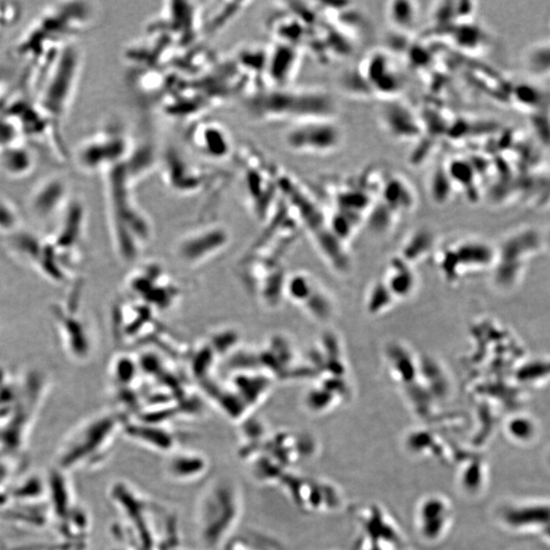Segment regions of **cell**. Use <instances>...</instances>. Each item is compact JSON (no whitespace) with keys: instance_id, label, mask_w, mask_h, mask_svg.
Segmentation results:
<instances>
[{"instance_id":"obj_1","label":"cell","mask_w":550,"mask_h":550,"mask_svg":"<svg viewBox=\"0 0 550 550\" xmlns=\"http://www.w3.org/2000/svg\"><path fill=\"white\" fill-rule=\"evenodd\" d=\"M249 112L258 121H291L334 117L336 104L322 91L286 87L259 90L249 98Z\"/></svg>"},{"instance_id":"obj_2","label":"cell","mask_w":550,"mask_h":550,"mask_svg":"<svg viewBox=\"0 0 550 550\" xmlns=\"http://www.w3.org/2000/svg\"><path fill=\"white\" fill-rule=\"evenodd\" d=\"M134 145L124 131L109 128L86 140L76 151L78 166L86 172H107L124 164Z\"/></svg>"},{"instance_id":"obj_3","label":"cell","mask_w":550,"mask_h":550,"mask_svg":"<svg viewBox=\"0 0 550 550\" xmlns=\"http://www.w3.org/2000/svg\"><path fill=\"white\" fill-rule=\"evenodd\" d=\"M284 142L291 151L301 154H329L341 149L344 131L334 117L305 119L291 124Z\"/></svg>"},{"instance_id":"obj_4","label":"cell","mask_w":550,"mask_h":550,"mask_svg":"<svg viewBox=\"0 0 550 550\" xmlns=\"http://www.w3.org/2000/svg\"><path fill=\"white\" fill-rule=\"evenodd\" d=\"M80 61L78 49L75 46H69L66 54L62 55L59 66L49 76V82L46 83L42 91V109L45 112H49L52 119L64 116L69 107L78 81Z\"/></svg>"},{"instance_id":"obj_5","label":"cell","mask_w":550,"mask_h":550,"mask_svg":"<svg viewBox=\"0 0 550 550\" xmlns=\"http://www.w3.org/2000/svg\"><path fill=\"white\" fill-rule=\"evenodd\" d=\"M502 523L515 531L544 532L550 526L549 502L525 501L508 504L501 511Z\"/></svg>"},{"instance_id":"obj_6","label":"cell","mask_w":550,"mask_h":550,"mask_svg":"<svg viewBox=\"0 0 550 550\" xmlns=\"http://www.w3.org/2000/svg\"><path fill=\"white\" fill-rule=\"evenodd\" d=\"M68 184L61 176H50L35 186L30 198L33 214L40 219H47L57 214L66 204Z\"/></svg>"},{"instance_id":"obj_7","label":"cell","mask_w":550,"mask_h":550,"mask_svg":"<svg viewBox=\"0 0 550 550\" xmlns=\"http://www.w3.org/2000/svg\"><path fill=\"white\" fill-rule=\"evenodd\" d=\"M229 134L217 124H204L194 131L193 144L201 153L210 159H221L231 151Z\"/></svg>"},{"instance_id":"obj_8","label":"cell","mask_w":550,"mask_h":550,"mask_svg":"<svg viewBox=\"0 0 550 550\" xmlns=\"http://www.w3.org/2000/svg\"><path fill=\"white\" fill-rule=\"evenodd\" d=\"M451 511L449 502L441 496H431L423 501L418 509L419 531L422 537L434 540V521L451 520Z\"/></svg>"},{"instance_id":"obj_9","label":"cell","mask_w":550,"mask_h":550,"mask_svg":"<svg viewBox=\"0 0 550 550\" xmlns=\"http://www.w3.org/2000/svg\"><path fill=\"white\" fill-rule=\"evenodd\" d=\"M0 164L7 174L11 176H24L34 167V157L26 148L16 146L9 147L2 152Z\"/></svg>"},{"instance_id":"obj_10","label":"cell","mask_w":550,"mask_h":550,"mask_svg":"<svg viewBox=\"0 0 550 550\" xmlns=\"http://www.w3.org/2000/svg\"><path fill=\"white\" fill-rule=\"evenodd\" d=\"M418 9L413 2H392L387 7V14L394 26L399 28H410L414 26L418 16Z\"/></svg>"},{"instance_id":"obj_11","label":"cell","mask_w":550,"mask_h":550,"mask_svg":"<svg viewBox=\"0 0 550 550\" xmlns=\"http://www.w3.org/2000/svg\"><path fill=\"white\" fill-rule=\"evenodd\" d=\"M506 431L511 439L520 444H530L537 436L536 424L525 416L515 417L509 421Z\"/></svg>"},{"instance_id":"obj_12","label":"cell","mask_w":550,"mask_h":550,"mask_svg":"<svg viewBox=\"0 0 550 550\" xmlns=\"http://www.w3.org/2000/svg\"><path fill=\"white\" fill-rule=\"evenodd\" d=\"M20 226L18 208L6 198L0 197V231H14Z\"/></svg>"}]
</instances>
